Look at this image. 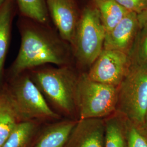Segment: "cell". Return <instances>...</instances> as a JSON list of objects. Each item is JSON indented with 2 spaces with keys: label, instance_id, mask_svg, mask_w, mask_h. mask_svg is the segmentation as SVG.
<instances>
[{
  "label": "cell",
  "instance_id": "6da1fadb",
  "mask_svg": "<svg viewBox=\"0 0 147 147\" xmlns=\"http://www.w3.org/2000/svg\"><path fill=\"white\" fill-rule=\"evenodd\" d=\"M47 24L19 16L16 25L20 46L16 59L5 70V79L44 65H68V42L50 31Z\"/></svg>",
  "mask_w": 147,
  "mask_h": 147
},
{
  "label": "cell",
  "instance_id": "7a4b0ae2",
  "mask_svg": "<svg viewBox=\"0 0 147 147\" xmlns=\"http://www.w3.org/2000/svg\"><path fill=\"white\" fill-rule=\"evenodd\" d=\"M55 112L62 118L76 119V92L79 76L69 65H44L27 71Z\"/></svg>",
  "mask_w": 147,
  "mask_h": 147
},
{
  "label": "cell",
  "instance_id": "3957f363",
  "mask_svg": "<svg viewBox=\"0 0 147 147\" xmlns=\"http://www.w3.org/2000/svg\"><path fill=\"white\" fill-rule=\"evenodd\" d=\"M5 86L21 122L50 123L62 119L51 109L27 71L6 78Z\"/></svg>",
  "mask_w": 147,
  "mask_h": 147
},
{
  "label": "cell",
  "instance_id": "277c9868",
  "mask_svg": "<svg viewBox=\"0 0 147 147\" xmlns=\"http://www.w3.org/2000/svg\"><path fill=\"white\" fill-rule=\"evenodd\" d=\"M147 111V67L132 63L118 87L116 112L143 126Z\"/></svg>",
  "mask_w": 147,
  "mask_h": 147
},
{
  "label": "cell",
  "instance_id": "5b68a950",
  "mask_svg": "<svg viewBox=\"0 0 147 147\" xmlns=\"http://www.w3.org/2000/svg\"><path fill=\"white\" fill-rule=\"evenodd\" d=\"M118 87L92 81L86 73L80 75L76 92L78 119L105 118L116 111Z\"/></svg>",
  "mask_w": 147,
  "mask_h": 147
},
{
  "label": "cell",
  "instance_id": "8992f818",
  "mask_svg": "<svg viewBox=\"0 0 147 147\" xmlns=\"http://www.w3.org/2000/svg\"><path fill=\"white\" fill-rule=\"evenodd\" d=\"M106 31L95 7H88L78 21L73 45L75 55L84 66L90 67L104 49Z\"/></svg>",
  "mask_w": 147,
  "mask_h": 147
},
{
  "label": "cell",
  "instance_id": "52a82bcc",
  "mask_svg": "<svg viewBox=\"0 0 147 147\" xmlns=\"http://www.w3.org/2000/svg\"><path fill=\"white\" fill-rule=\"evenodd\" d=\"M131 64L128 54L104 49L86 75L92 81L118 87L128 73Z\"/></svg>",
  "mask_w": 147,
  "mask_h": 147
},
{
  "label": "cell",
  "instance_id": "ba28073f",
  "mask_svg": "<svg viewBox=\"0 0 147 147\" xmlns=\"http://www.w3.org/2000/svg\"><path fill=\"white\" fill-rule=\"evenodd\" d=\"M47 10L60 36L71 45L78 24L74 0H45Z\"/></svg>",
  "mask_w": 147,
  "mask_h": 147
},
{
  "label": "cell",
  "instance_id": "9c48e42d",
  "mask_svg": "<svg viewBox=\"0 0 147 147\" xmlns=\"http://www.w3.org/2000/svg\"><path fill=\"white\" fill-rule=\"evenodd\" d=\"M139 30L137 14L129 11L117 26L106 33L104 49L130 55Z\"/></svg>",
  "mask_w": 147,
  "mask_h": 147
},
{
  "label": "cell",
  "instance_id": "30bf717a",
  "mask_svg": "<svg viewBox=\"0 0 147 147\" xmlns=\"http://www.w3.org/2000/svg\"><path fill=\"white\" fill-rule=\"evenodd\" d=\"M104 118L78 119L65 147H104Z\"/></svg>",
  "mask_w": 147,
  "mask_h": 147
},
{
  "label": "cell",
  "instance_id": "8fae6325",
  "mask_svg": "<svg viewBox=\"0 0 147 147\" xmlns=\"http://www.w3.org/2000/svg\"><path fill=\"white\" fill-rule=\"evenodd\" d=\"M17 14L16 0H5L0 6V87L5 82V59L10 45L13 22Z\"/></svg>",
  "mask_w": 147,
  "mask_h": 147
},
{
  "label": "cell",
  "instance_id": "7c38bea8",
  "mask_svg": "<svg viewBox=\"0 0 147 147\" xmlns=\"http://www.w3.org/2000/svg\"><path fill=\"white\" fill-rule=\"evenodd\" d=\"M78 121L65 118L45 123L33 147H65Z\"/></svg>",
  "mask_w": 147,
  "mask_h": 147
},
{
  "label": "cell",
  "instance_id": "4fadbf2b",
  "mask_svg": "<svg viewBox=\"0 0 147 147\" xmlns=\"http://www.w3.org/2000/svg\"><path fill=\"white\" fill-rule=\"evenodd\" d=\"M45 123L38 121L20 123L1 147H33Z\"/></svg>",
  "mask_w": 147,
  "mask_h": 147
},
{
  "label": "cell",
  "instance_id": "5bb4252c",
  "mask_svg": "<svg viewBox=\"0 0 147 147\" xmlns=\"http://www.w3.org/2000/svg\"><path fill=\"white\" fill-rule=\"evenodd\" d=\"M21 121L5 84L0 87V147Z\"/></svg>",
  "mask_w": 147,
  "mask_h": 147
},
{
  "label": "cell",
  "instance_id": "9a60e30c",
  "mask_svg": "<svg viewBox=\"0 0 147 147\" xmlns=\"http://www.w3.org/2000/svg\"><path fill=\"white\" fill-rule=\"evenodd\" d=\"M104 122V147H127L124 117L115 112Z\"/></svg>",
  "mask_w": 147,
  "mask_h": 147
},
{
  "label": "cell",
  "instance_id": "2e32d148",
  "mask_svg": "<svg viewBox=\"0 0 147 147\" xmlns=\"http://www.w3.org/2000/svg\"><path fill=\"white\" fill-rule=\"evenodd\" d=\"M106 33L111 31L129 12L115 0H94Z\"/></svg>",
  "mask_w": 147,
  "mask_h": 147
},
{
  "label": "cell",
  "instance_id": "e0dca14e",
  "mask_svg": "<svg viewBox=\"0 0 147 147\" xmlns=\"http://www.w3.org/2000/svg\"><path fill=\"white\" fill-rule=\"evenodd\" d=\"M18 15L47 24L49 14L45 0H16Z\"/></svg>",
  "mask_w": 147,
  "mask_h": 147
},
{
  "label": "cell",
  "instance_id": "ac0fdd59",
  "mask_svg": "<svg viewBox=\"0 0 147 147\" xmlns=\"http://www.w3.org/2000/svg\"><path fill=\"white\" fill-rule=\"evenodd\" d=\"M124 119L127 147H147V129Z\"/></svg>",
  "mask_w": 147,
  "mask_h": 147
},
{
  "label": "cell",
  "instance_id": "d6986e66",
  "mask_svg": "<svg viewBox=\"0 0 147 147\" xmlns=\"http://www.w3.org/2000/svg\"><path fill=\"white\" fill-rule=\"evenodd\" d=\"M130 57L132 63L147 67V30L140 29Z\"/></svg>",
  "mask_w": 147,
  "mask_h": 147
},
{
  "label": "cell",
  "instance_id": "ffe728a7",
  "mask_svg": "<svg viewBox=\"0 0 147 147\" xmlns=\"http://www.w3.org/2000/svg\"><path fill=\"white\" fill-rule=\"evenodd\" d=\"M129 11L139 14L147 7V0H115Z\"/></svg>",
  "mask_w": 147,
  "mask_h": 147
},
{
  "label": "cell",
  "instance_id": "44dd1931",
  "mask_svg": "<svg viewBox=\"0 0 147 147\" xmlns=\"http://www.w3.org/2000/svg\"><path fill=\"white\" fill-rule=\"evenodd\" d=\"M137 19L140 29L147 30V7L137 14Z\"/></svg>",
  "mask_w": 147,
  "mask_h": 147
},
{
  "label": "cell",
  "instance_id": "7402d4cb",
  "mask_svg": "<svg viewBox=\"0 0 147 147\" xmlns=\"http://www.w3.org/2000/svg\"><path fill=\"white\" fill-rule=\"evenodd\" d=\"M146 129H147V113H146V118H145V121H144V124L143 125V126Z\"/></svg>",
  "mask_w": 147,
  "mask_h": 147
},
{
  "label": "cell",
  "instance_id": "603a6c76",
  "mask_svg": "<svg viewBox=\"0 0 147 147\" xmlns=\"http://www.w3.org/2000/svg\"><path fill=\"white\" fill-rule=\"evenodd\" d=\"M5 0H0V6L5 2Z\"/></svg>",
  "mask_w": 147,
  "mask_h": 147
}]
</instances>
